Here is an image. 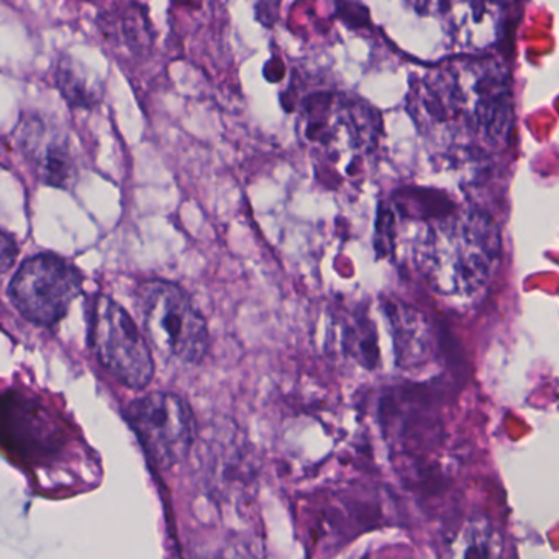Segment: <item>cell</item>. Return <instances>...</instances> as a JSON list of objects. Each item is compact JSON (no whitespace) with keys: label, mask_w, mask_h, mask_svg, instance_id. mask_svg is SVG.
Returning a JSON list of instances; mask_svg holds the SVG:
<instances>
[{"label":"cell","mask_w":559,"mask_h":559,"mask_svg":"<svg viewBox=\"0 0 559 559\" xmlns=\"http://www.w3.org/2000/svg\"><path fill=\"white\" fill-rule=\"evenodd\" d=\"M502 253L496 222L480 212L444 215L430 224L415 251L428 286L447 297H469L492 280Z\"/></svg>","instance_id":"1"},{"label":"cell","mask_w":559,"mask_h":559,"mask_svg":"<svg viewBox=\"0 0 559 559\" xmlns=\"http://www.w3.org/2000/svg\"><path fill=\"white\" fill-rule=\"evenodd\" d=\"M136 309L163 356L182 365L202 361L211 342L207 322L178 284L146 281L136 290Z\"/></svg>","instance_id":"3"},{"label":"cell","mask_w":559,"mask_h":559,"mask_svg":"<svg viewBox=\"0 0 559 559\" xmlns=\"http://www.w3.org/2000/svg\"><path fill=\"white\" fill-rule=\"evenodd\" d=\"M15 140L40 181L51 188H70L76 178V163L63 133L50 129L41 117L27 116L15 129Z\"/></svg>","instance_id":"8"},{"label":"cell","mask_w":559,"mask_h":559,"mask_svg":"<svg viewBox=\"0 0 559 559\" xmlns=\"http://www.w3.org/2000/svg\"><path fill=\"white\" fill-rule=\"evenodd\" d=\"M53 78L61 97L73 109H93L99 103V91L81 70L80 64L74 63L70 57L58 61Z\"/></svg>","instance_id":"11"},{"label":"cell","mask_w":559,"mask_h":559,"mask_svg":"<svg viewBox=\"0 0 559 559\" xmlns=\"http://www.w3.org/2000/svg\"><path fill=\"white\" fill-rule=\"evenodd\" d=\"M421 106L430 126L461 122L489 145L506 143L512 129L509 74L492 60L431 73L425 81Z\"/></svg>","instance_id":"2"},{"label":"cell","mask_w":559,"mask_h":559,"mask_svg":"<svg viewBox=\"0 0 559 559\" xmlns=\"http://www.w3.org/2000/svg\"><path fill=\"white\" fill-rule=\"evenodd\" d=\"M90 342L100 365L130 389L152 382L155 362L129 313L110 297H94L90 310Z\"/></svg>","instance_id":"4"},{"label":"cell","mask_w":559,"mask_h":559,"mask_svg":"<svg viewBox=\"0 0 559 559\" xmlns=\"http://www.w3.org/2000/svg\"><path fill=\"white\" fill-rule=\"evenodd\" d=\"M127 415L156 466L169 469L186 460L198 425L185 399L171 392H152L132 402Z\"/></svg>","instance_id":"5"},{"label":"cell","mask_w":559,"mask_h":559,"mask_svg":"<svg viewBox=\"0 0 559 559\" xmlns=\"http://www.w3.org/2000/svg\"><path fill=\"white\" fill-rule=\"evenodd\" d=\"M502 549V536L484 519L469 520L451 543V555L461 558H497Z\"/></svg>","instance_id":"10"},{"label":"cell","mask_w":559,"mask_h":559,"mask_svg":"<svg viewBox=\"0 0 559 559\" xmlns=\"http://www.w3.org/2000/svg\"><path fill=\"white\" fill-rule=\"evenodd\" d=\"M60 431L45 408L24 395H0V443L19 456L40 457L60 447Z\"/></svg>","instance_id":"7"},{"label":"cell","mask_w":559,"mask_h":559,"mask_svg":"<svg viewBox=\"0 0 559 559\" xmlns=\"http://www.w3.org/2000/svg\"><path fill=\"white\" fill-rule=\"evenodd\" d=\"M83 287V277L73 264L55 254H38L25 261L9 287L19 312L37 323L60 322Z\"/></svg>","instance_id":"6"},{"label":"cell","mask_w":559,"mask_h":559,"mask_svg":"<svg viewBox=\"0 0 559 559\" xmlns=\"http://www.w3.org/2000/svg\"><path fill=\"white\" fill-rule=\"evenodd\" d=\"M385 316L394 342L395 365L411 369L424 365L431 353V330L427 317L414 307L385 302Z\"/></svg>","instance_id":"9"},{"label":"cell","mask_w":559,"mask_h":559,"mask_svg":"<svg viewBox=\"0 0 559 559\" xmlns=\"http://www.w3.org/2000/svg\"><path fill=\"white\" fill-rule=\"evenodd\" d=\"M19 248L11 237L0 231V273H8L14 266Z\"/></svg>","instance_id":"13"},{"label":"cell","mask_w":559,"mask_h":559,"mask_svg":"<svg viewBox=\"0 0 559 559\" xmlns=\"http://www.w3.org/2000/svg\"><path fill=\"white\" fill-rule=\"evenodd\" d=\"M119 34L122 44L132 51L133 55L148 53L152 47V32H150L148 17L142 9L132 5L127 9L119 21Z\"/></svg>","instance_id":"12"}]
</instances>
